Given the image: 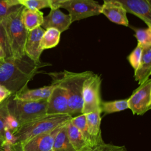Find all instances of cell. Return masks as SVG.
Returning a JSON list of instances; mask_svg holds the SVG:
<instances>
[{
	"mask_svg": "<svg viewBox=\"0 0 151 151\" xmlns=\"http://www.w3.org/2000/svg\"><path fill=\"white\" fill-rule=\"evenodd\" d=\"M67 123L61 127L57 134L51 151H76L67 136Z\"/></svg>",
	"mask_w": 151,
	"mask_h": 151,
	"instance_id": "20",
	"label": "cell"
},
{
	"mask_svg": "<svg viewBox=\"0 0 151 151\" xmlns=\"http://www.w3.org/2000/svg\"><path fill=\"white\" fill-rule=\"evenodd\" d=\"M60 8L68 12L71 22L101 14V5L94 0H68Z\"/></svg>",
	"mask_w": 151,
	"mask_h": 151,
	"instance_id": "7",
	"label": "cell"
},
{
	"mask_svg": "<svg viewBox=\"0 0 151 151\" xmlns=\"http://www.w3.org/2000/svg\"><path fill=\"white\" fill-rule=\"evenodd\" d=\"M102 144V145H103ZM102 145H99V146H96V147H93L91 150H90V151H102V150H101V146H102Z\"/></svg>",
	"mask_w": 151,
	"mask_h": 151,
	"instance_id": "38",
	"label": "cell"
},
{
	"mask_svg": "<svg viewBox=\"0 0 151 151\" xmlns=\"http://www.w3.org/2000/svg\"><path fill=\"white\" fill-rule=\"evenodd\" d=\"M70 17L68 14L63 13L58 9H51L49 14L44 17L41 27L43 29L53 28L58 29L61 33L68 29L71 24Z\"/></svg>",
	"mask_w": 151,
	"mask_h": 151,
	"instance_id": "13",
	"label": "cell"
},
{
	"mask_svg": "<svg viewBox=\"0 0 151 151\" xmlns=\"http://www.w3.org/2000/svg\"><path fill=\"white\" fill-rule=\"evenodd\" d=\"M101 83L100 76L93 72L84 80L83 85L81 114L100 111Z\"/></svg>",
	"mask_w": 151,
	"mask_h": 151,
	"instance_id": "6",
	"label": "cell"
},
{
	"mask_svg": "<svg viewBox=\"0 0 151 151\" xmlns=\"http://www.w3.org/2000/svg\"><path fill=\"white\" fill-rule=\"evenodd\" d=\"M6 58L5 54L2 48V47L0 45V61H4Z\"/></svg>",
	"mask_w": 151,
	"mask_h": 151,
	"instance_id": "36",
	"label": "cell"
},
{
	"mask_svg": "<svg viewBox=\"0 0 151 151\" xmlns=\"http://www.w3.org/2000/svg\"><path fill=\"white\" fill-rule=\"evenodd\" d=\"M63 126L51 132L34 136L21 143L22 151H51L54 139Z\"/></svg>",
	"mask_w": 151,
	"mask_h": 151,
	"instance_id": "10",
	"label": "cell"
},
{
	"mask_svg": "<svg viewBox=\"0 0 151 151\" xmlns=\"http://www.w3.org/2000/svg\"><path fill=\"white\" fill-rule=\"evenodd\" d=\"M72 116L64 114H45L21 126L14 133L16 143H23L37 135L48 133L64 125L68 122Z\"/></svg>",
	"mask_w": 151,
	"mask_h": 151,
	"instance_id": "4",
	"label": "cell"
},
{
	"mask_svg": "<svg viewBox=\"0 0 151 151\" xmlns=\"http://www.w3.org/2000/svg\"><path fill=\"white\" fill-rule=\"evenodd\" d=\"M0 45L2 47L5 54L6 58L12 57L11 50L9 46L6 33L1 22L0 23Z\"/></svg>",
	"mask_w": 151,
	"mask_h": 151,
	"instance_id": "28",
	"label": "cell"
},
{
	"mask_svg": "<svg viewBox=\"0 0 151 151\" xmlns=\"http://www.w3.org/2000/svg\"><path fill=\"white\" fill-rule=\"evenodd\" d=\"M3 61H0V67H1V64H2V63H3Z\"/></svg>",
	"mask_w": 151,
	"mask_h": 151,
	"instance_id": "41",
	"label": "cell"
},
{
	"mask_svg": "<svg viewBox=\"0 0 151 151\" xmlns=\"http://www.w3.org/2000/svg\"><path fill=\"white\" fill-rule=\"evenodd\" d=\"M4 130H5V142L4 143H7L11 145L16 144V138L14 133L8 129L5 128Z\"/></svg>",
	"mask_w": 151,
	"mask_h": 151,
	"instance_id": "32",
	"label": "cell"
},
{
	"mask_svg": "<svg viewBox=\"0 0 151 151\" xmlns=\"http://www.w3.org/2000/svg\"><path fill=\"white\" fill-rule=\"evenodd\" d=\"M55 86V85L52 83L50 86L35 89H29L27 86L19 92L12 95L15 99L23 101H39L47 100Z\"/></svg>",
	"mask_w": 151,
	"mask_h": 151,
	"instance_id": "15",
	"label": "cell"
},
{
	"mask_svg": "<svg viewBox=\"0 0 151 151\" xmlns=\"http://www.w3.org/2000/svg\"><path fill=\"white\" fill-rule=\"evenodd\" d=\"M67 133L69 141L76 151H90L93 149L70 120L67 123Z\"/></svg>",
	"mask_w": 151,
	"mask_h": 151,
	"instance_id": "18",
	"label": "cell"
},
{
	"mask_svg": "<svg viewBox=\"0 0 151 151\" xmlns=\"http://www.w3.org/2000/svg\"><path fill=\"white\" fill-rule=\"evenodd\" d=\"M134 37L137 40V44L143 48L151 45V28H134Z\"/></svg>",
	"mask_w": 151,
	"mask_h": 151,
	"instance_id": "24",
	"label": "cell"
},
{
	"mask_svg": "<svg viewBox=\"0 0 151 151\" xmlns=\"http://www.w3.org/2000/svg\"><path fill=\"white\" fill-rule=\"evenodd\" d=\"M143 49V48L140 45L137 44L136 48L127 57V60L134 71L137 69L140 64L142 56Z\"/></svg>",
	"mask_w": 151,
	"mask_h": 151,
	"instance_id": "25",
	"label": "cell"
},
{
	"mask_svg": "<svg viewBox=\"0 0 151 151\" xmlns=\"http://www.w3.org/2000/svg\"><path fill=\"white\" fill-rule=\"evenodd\" d=\"M8 99L0 104V143L5 142V118L8 114Z\"/></svg>",
	"mask_w": 151,
	"mask_h": 151,
	"instance_id": "26",
	"label": "cell"
},
{
	"mask_svg": "<svg viewBox=\"0 0 151 151\" xmlns=\"http://www.w3.org/2000/svg\"><path fill=\"white\" fill-rule=\"evenodd\" d=\"M48 65L34 61L26 54L21 58H5L0 67V85L15 94L27 86L40 68Z\"/></svg>",
	"mask_w": 151,
	"mask_h": 151,
	"instance_id": "1",
	"label": "cell"
},
{
	"mask_svg": "<svg viewBox=\"0 0 151 151\" xmlns=\"http://www.w3.org/2000/svg\"><path fill=\"white\" fill-rule=\"evenodd\" d=\"M14 151H22L21 144H19V143L15 144V150Z\"/></svg>",
	"mask_w": 151,
	"mask_h": 151,
	"instance_id": "37",
	"label": "cell"
},
{
	"mask_svg": "<svg viewBox=\"0 0 151 151\" xmlns=\"http://www.w3.org/2000/svg\"><path fill=\"white\" fill-rule=\"evenodd\" d=\"M61 32L57 29L50 28L45 30L40 42L42 50L53 48L57 45L60 41Z\"/></svg>",
	"mask_w": 151,
	"mask_h": 151,
	"instance_id": "21",
	"label": "cell"
},
{
	"mask_svg": "<svg viewBox=\"0 0 151 151\" xmlns=\"http://www.w3.org/2000/svg\"><path fill=\"white\" fill-rule=\"evenodd\" d=\"M11 95L12 94L10 91L4 86L0 85V104L8 99Z\"/></svg>",
	"mask_w": 151,
	"mask_h": 151,
	"instance_id": "33",
	"label": "cell"
},
{
	"mask_svg": "<svg viewBox=\"0 0 151 151\" xmlns=\"http://www.w3.org/2000/svg\"><path fill=\"white\" fill-rule=\"evenodd\" d=\"M17 6L10 7L7 5L6 0H0V17L3 18L14 10Z\"/></svg>",
	"mask_w": 151,
	"mask_h": 151,
	"instance_id": "30",
	"label": "cell"
},
{
	"mask_svg": "<svg viewBox=\"0 0 151 151\" xmlns=\"http://www.w3.org/2000/svg\"><path fill=\"white\" fill-rule=\"evenodd\" d=\"M47 100L28 101L16 99L11 95L8 99L9 113L18 121L19 126L47 114Z\"/></svg>",
	"mask_w": 151,
	"mask_h": 151,
	"instance_id": "5",
	"label": "cell"
},
{
	"mask_svg": "<svg viewBox=\"0 0 151 151\" xmlns=\"http://www.w3.org/2000/svg\"><path fill=\"white\" fill-rule=\"evenodd\" d=\"M102 151H127L124 146H117L104 143L101 146Z\"/></svg>",
	"mask_w": 151,
	"mask_h": 151,
	"instance_id": "31",
	"label": "cell"
},
{
	"mask_svg": "<svg viewBox=\"0 0 151 151\" xmlns=\"http://www.w3.org/2000/svg\"><path fill=\"white\" fill-rule=\"evenodd\" d=\"M149 4H150V2H151V0H146ZM151 5V4H150Z\"/></svg>",
	"mask_w": 151,
	"mask_h": 151,
	"instance_id": "40",
	"label": "cell"
},
{
	"mask_svg": "<svg viewBox=\"0 0 151 151\" xmlns=\"http://www.w3.org/2000/svg\"><path fill=\"white\" fill-rule=\"evenodd\" d=\"M68 0H48L50 8L52 9L60 8V6Z\"/></svg>",
	"mask_w": 151,
	"mask_h": 151,
	"instance_id": "34",
	"label": "cell"
},
{
	"mask_svg": "<svg viewBox=\"0 0 151 151\" xmlns=\"http://www.w3.org/2000/svg\"><path fill=\"white\" fill-rule=\"evenodd\" d=\"M23 8L21 5H18L1 21L13 58H21L25 55L24 47L28 31L21 19Z\"/></svg>",
	"mask_w": 151,
	"mask_h": 151,
	"instance_id": "3",
	"label": "cell"
},
{
	"mask_svg": "<svg viewBox=\"0 0 151 151\" xmlns=\"http://www.w3.org/2000/svg\"><path fill=\"white\" fill-rule=\"evenodd\" d=\"M119 2L127 12L132 14L141 19L151 28V5L146 0H103Z\"/></svg>",
	"mask_w": 151,
	"mask_h": 151,
	"instance_id": "11",
	"label": "cell"
},
{
	"mask_svg": "<svg viewBox=\"0 0 151 151\" xmlns=\"http://www.w3.org/2000/svg\"><path fill=\"white\" fill-rule=\"evenodd\" d=\"M127 109H129L127 99L113 101H101L100 103V111L105 114L119 112Z\"/></svg>",
	"mask_w": 151,
	"mask_h": 151,
	"instance_id": "22",
	"label": "cell"
},
{
	"mask_svg": "<svg viewBox=\"0 0 151 151\" xmlns=\"http://www.w3.org/2000/svg\"><path fill=\"white\" fill-rule=\"evenodd\" d=\"M70 122L80 132V133H81L82 136H83L86 141L87 142V143L91 147L93 148V142L87 130L85 115L84 114H80L76 117H72V118L70 120Z\"/></svg>",
	"mask_w": 151,
	"mask_h": 151,
	"instance_id": "23",
	"label": "cell"
},
{
	"mask_svg": "<svg viewBox=\"0 0 151 151\" xmlns=\"http://www.w3.org/2000/svg\"><path fill=\"white\" fill-rule=\"evenodd\" d=\"M19 5L29 9L40 10L45 8H50L48 0H24L19 2Z\"/></svg>",
	"mask_w": 151,
	"mask_h": 151,
	"instance_id": "27",
	"label": "cell"
},
{
	"mask_svg": "<svg viewBox=\"0 0 151 151\" xmlns=\"http://www.w3.org/2000/svg\"><path fill=\"white\" fill-rule=\"evenodd\" d=\"M0 151H4V147H3V146H2V144H1V143H0Z\"/></svg>",
	"mask_w": 151,
	"mask_h": 151,
	"instance_id": "39",
	"label": "cell"
},
{
	"mask_svg": "<svg viewBox=\"0 0 151 151\" xmlns=\"http://www.w3.org/2000/svg\"><path fill=\"white\" fill-rule=\"evenodd\" d=\"M44 31L45 29L41 27H38L28 31L25 41V54L36 62L40 61V55L43 51L41 48L40 42Z\"/></svg>",
	"mask_w": 151,
	"mask_h": 151,
	"instance_id": "12",
	"label": "cell"
},
{
	"mask_svg": "<svg viewBox=\"0 0 151 151\" xmlns=\"http://www.w3.org/2000/svg\"><path fill=\"white\" fill-rule=\"evenodd\" d=\"M129 109L133 114L143 115L151 108V80L140 84L127 99Z\"/></svg>",
	"mask_w": 151,
	"mask_h": 151,
	"instance_id": "8",
	"label": "cell"
},
{
	"mask_svg": "<svg viewBox=\"0 0 151 151\" xmlns=\"http://www.w3.org/2000/svg\"><path fill=\"white\" fill-rule=\"evenodd\" d=\"M19 126H20L18 121L13 116L8 113L5 118V128L8 129L13 133H14L17 131Z\"/></svg>",
	"mask_w": 151,
	"mask_h": 151,
	"instance_id": "29",
	"label": "cell"
},
{
	"mask_svg": "<svg viewBox=\"0 0 151 151\" xmlns=\"http://www.w3.org/2000/svg\"><path fill=\"white\" fill-rule=\"evenodd\" d=\"M101 14H104L110 21L126 27L129 26L127 12L122 5L117 1H104L101 5Z\"/></svg>",
	"mask_w": 151,
	"mask_h": 151,
	"instance_id": "14",
	"label": "cell"
},
{
	"mask_svg": "<svg viewBox=\"0 0 151 151\" xmlns=\"http://www.w3.org/2000/svg\"><path fill=\"white\" fill-rule=\"evenodd\" d=\"M44 18V14L40 10L23 8L21 13V19L24 26L28 31L41 27Z\"/></svg>",
	"mask_w": 151,
	"mask_h": 151,
	"instance_id": "19",
	"label": "cell"
},
{
	"mask_svg": "<svg viewBox=\"0 0 151 151\" xmlns=\"http://www.w3.org/2000/svg\"><path fill=\"white\" fill-rule=\"evenodd\" d=\"M2 18H1V17H0V23H1V21H2Z\"/></svg>",
	"mask_w": 151,
	"mask_h": 151,
	"instance_id": "42",
	"label": "cell"
},
{
	"mask_svg": "<svg viewBox=\"0 0 151 151\" xmlns=\"http://www.w3.org/2000/svg\"><path fill=\"white\" fill-rule=\"evenodd\" d=\"M151 73V45L143 48L140 64L134 71V77L139 84L147 80Z\"/></svg>",
	"mask_w": 151,
	"mask_h": 151,
	"instance_id": "17",
	"label": "cell"
},
{
	"mask_svg": "<svg viewBox=\"0 0 151 151\" xmlns=\"http://www.w3.org/2000/svg\"><path fill=\"white\" fill-rule=\"evenodd\" d=\"M55 85V87L47 99V114H70L66 90L64 88L59 85Z\"/></svg>",
	"mask_w": 151,
	"mask_h": 151,
	"instance_id": "9",
	"label": "cell"
},
{
	"mask_svg": "<svg viewBox=\"0 0 151 151\" xmlns=\"http://www.w3.org/2000/svg\"><path fill=\"white\" fill-rule=\"evenodd\" d=\"M86 71L74 73L64 70L60 73H50L52 83L65 88L67 94L69 113L71 116L81 114L83 108V85L86 78L91 73Z\"/></svg>",
	"mask_w": 151,
	"mask_h": 151,
	"instance_id": "2",
	"label": "cell"
},
{
	"mask_svg": "<svg viewBox=\"0 0 151 151\" xmlns=\"http://www.w3.org/2000/svg\"><path fill=\"white\" fill-rule=\"evenodd\" d=\"M101 113L100 111H96L84 114L87 130L93 140L94 147L104 143L101 137L100 130Z\"/></svg>",
	"mask_w": 151,
	"mask_h": 151,
	"instance_id": "16",
	"label": "cell"
},
{
	"mask_svg": "<svg viewBox=\"0 0 151 151\" xmlns=\"http://www.w3.org/2000/svg\"><path fill=\"white\" fill-rule=\"evenodd\" d=\"M22 1H24V0H6V2L9 6L12 7V6L19 5V2Z\"/></svg>",
	"mask_w": 151,
	"mask_h": 151,
	"instance_id": "35",
	"label": "cell"
}]
</instances>
